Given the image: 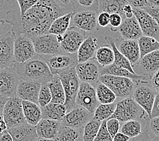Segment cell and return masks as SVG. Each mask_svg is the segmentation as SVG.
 <instances>
[{
    "instance_id": "obj_3",
    "label": "cell",
    "mask_w": 159,
    "mask_h": 141,
    "mask_svg": "<svg viewBox=\"0 0 159 141\" xmlns=\"http://www.w3.org/2000/svg\"><path fill=\"white\" fill-rule=\"evenodd\" d=\"M111 117L116 118L122 123L131 120L143 121L150 118L145 110L131 96L121 98L116 102L115 112Z\"/></svg>"
},
{
    "instance_id": "obj_2",
    "label": "cell",
    "mask_w": 159,
    "mask_h": 141,
    "mask_svg": "<svg viewBox=\"0 0 159 141\" xmlns=\"http://www.w3.org/2000/svg\"><path fill=\"white\" fill-rule=\"evenodd\" d=\"M12 67L19 79L22 80L36 82L43 84L50 82L54 78L46 62L38 54L24 63L15 62Z\"/></svg>"
},
{
    "instance_id": "obj_27",
    "label": "cell",
    "mask_w": 159,
    "mask_h": 141,
    "mask_svg": "<svg viewBox=\"0 0 159 141\" xmlns=\"http://www.w3.org/2000/svg\"><path fill=\"white\" fill-rule=\"evenodd\" d=\"M100 75H111L115 76H122V77L129 78L138 83L142 80H148L144 76L131 73L127 68L116 65L114 63L107 67H102L100 68Z\"/></svg>"
},
{
    "instance_id": "obj_22",
    "label": "cell",
    "mask_w": 159,
    "mask_h": 141,
    "mask_svg": "<svg viewBox=\"0 0 159 141\" xmlns=\"http://www.w3.org/2000/svg\"><path fill=\"white\" fill-rule=\"evenodd\" d=\"M13 141H35L39 140L35 126L27 122L17 126L7 128Z\"/></svg>"
},
{
    "instance_id": "obj_31",
    "label": "cell",
    "mask_w": 159,
    "mask_h": 141,
    "mask_svg": "<svg viewBox=\"0 0 159 141\" xmlns=\"http://www.w3.org/2000/svg\"><path fill=\"white\" fill-rule=\"evenodd\" d=\"M83 129L66 126L61 124L54 140L78 141L83 140Z\"/></svg>"
},
{
    "instance_id": "obj_57",
    "label": "cell",
    "mask_w": 159,
    "mask_h": 141,
    "mask_svg": "<svg viewBox=\"0 0 159 141\" xmlns=\"http://www.w3.org/2000/svg\"><path fill=\"white\" fill-rule=\"evenodd\" d=\"M147 6L152 7H159V0H146Z\"/></svg>"
},
{
    "instance_id": "obj_1",
    "label": "cell",
    "mask_w": 159,
    "mask_h": 141,
    "mask_svg": "<svg viewBox=\"0 0 159 141\" xmlns=\"http://www.w3.org/2000/svg\"><path fill=\"white\" fill-rule=\"evenodd\" d=\"M66 13L54 0H39L24 14L18 10L8 11L5 22L12 25L15 35L25 34L33 37L48 33L52 22Z\"/></svg>"
},
{
    "instance_id": "obj_20",
    "label": "cell",
    "mask_w": 159,
    "mask_h": 141,
    "mask_svg": "<svg viewBox=\"0 0 159 141\" xmlns=\"http://www.w3.org/2000/svg\"><path fill=\"white\" fill-rule=\"evenodd\" d=\"M41 86V83L39 82L20 79L17 86L16 96L22 101H28L38 104Z\"/></svg>"
},
{
    "instance_id": "obj_41",
    "label": "cell",
    "mask_w": 159,
    "mask_h": 141,
    "mask_svg": "<svg viewBox=\"0 0 159 141\" xmlns=\"http://www.w3.org/2000/svg\"><path fill=\"white\" fill-rule=\"evenodd\" d=\"M144 130L148 139H159V116L148 118L146 121Z\"/></svg>"
},
{
    "instance_id": "obj_46",
    "label": "cell",
    "mask_w": 159,
    "mask_h": 141,
    "mask_svg": "<svg viewBox=\"0 0 159 141\" xmlns=\"http://www.w3.org/2000/svg\"><path fill=\"white\" fill-rule=\"evenodd\" d=\"M16 1L20 7V14H24L29 9L38 3L39 0H16Z\"/></svg>"
},
{
    "instance_id": "obj_45",
    "label": "cell",
    "mask_w": 159,
    "mask_h": 141,
    "mask_svg": "<svg viewBox=\"0 0 159 141\" xmlns=\"http://www.w3.org/2000/svg\"><path fill=\"white\" fill-rule=\"evenodd\" d=\"M123 18L120 16L119 14L114 13L111 14L110 16V25H111V29L113 31H116L119 29V27L122 23Z\"/></svg>"
},
{
    "instance_id": "obj_47",
    "label": "cell",
    "mask_w": 159,
    "mask_h": 141,
    "mask_svg": "<svg viewBox=\"0 0 159 141\" xmlns=\"http://www.w3.org/2000/svg\"><path fill=\"white\" fill-rule=\"evenodd\" d=\"M111 14L106 12H101L98 14V24L100 27L104 28L110 25Z\"/></svg>"
},
{
    "instance_id": "obj_12",
    "label": "cell",
    "mask_w": 159,
    "mask_h": 141,
    "mask_svg": "<svg viewBox=\"0 0 159 141\" xmlns=\"http://www.w3.org/2000/svg\"><path fill=\"white\" fill-rule=\"evenodd\" d=\"M75 68L81 82H88L93 86H96L99 82L101 66L95 58L77 63Z\"/></svg>"
},
{
    "instance_id": "obj_23",
    "label": "cell",
    "mask_w": 159,
    "mask_h": 141,
    "mask_svg": "<svg viewBox=\"0 0 159 141\" xmlns=\"http://www.w3.org/2000/svg\"><path fill=\"white\" fill-rule=\"evenodd\" d=\"M118 31L123 40H138L143 35L141 27L135 16L129 18H124Z\"/></svg>"
},
{
    "instance_id": "obj_49",
    "label": "cell",
    "mask_w": 159,
    "mask_h": 141,
    "mask_svg": "<svg viewBox=\"0 0 159 141\" xmlns=\"http://www.w3.org/2000/svg\"><path fill=\"white\" fill-rule=\"evenodd\" d=\"M54 1L59 6L65 9L68 12H73V0H54Z\"/></svg>"
},
{
    "instance_id": "obj_36",
    "label": "cell",
    "mask_w": 159,
    "mask_h": 141,
    "mask_svg": "<svg viewBox=\"0 0 159 141\" xmlns=\"http://www.w3.org/2000/svg\"><path fill=\"white\" fill-rule=\"evenodd\" d=\"M96 96L100 104H109L115 102L116 100V94L104 83L98 82L95 86Z\"/></svg>"
},
{
    "instance_id": "obj_56",
    "label": "cell",
    "mask_w": 159,
    "mask_h": 141,
    "mask_svg": "<svg viewBox=\"0 0 159 141\" xmlns=\"http://www.w3.org/2000/svg\"><path fill=\"white\" fill-rule=\"evenodd\" d=\"M7 98H8L3 96V95H0V115H2L3 106H4V105L6 102Z\"/></svg>"
},
{
    "instance_id": "obj_13",
    "label": "cell",
    "mask_w": 159,
    "mask_h": 141,
    "mask_svg": "<svg viewBox=\"0 0 159 141\" xmlns=\"http://www.w3.org/2000/svg\"><path fill=\"white\" fill-rule=\"evenodd\" d=\"M93 115V113L81 106L76 105L64 116L61 120V124L75 128H83L84 125L92 119Z\"/></svg>"
},
{
    "instance_id": "obj_55",
    "label": "cell",
    "mask_w": 159,
    "mask_h": 141,
    "mask_svg": "<svg viewBox=\"0 0 159 141\" xmlns=\"http://www.w3.org/2000/svg\"><path fill=\"white\" fill-rule=\"evenodd\" d=\"M7 130V126L4 119H3V115H0V134H2Z\"/></svg>"
},
{
    "instance_id": "obj_17",
    "label": "cell",
    "mask_w": 159,
    "mask_h": 141,
    "mask_svg": "<svg viewBox=\"0 0 159 141\" xmlns=\"http://www.w3.org/2000/svg\"><path fill=\"white\" fill-rule=\"evenodd\" d=\"M87 37L88 34L86 32L78 28L70 26L63 34V40L60 43L62 50L71 54L77 53L80 45Z\"/></svg>"
},
{
    "instance_id": "obj_14",
    "label": "cell",
    "mask_w": 159,
    "mask_h": 141,
    "mask_svg": "<svg viewBox=\"0 0 159 141\" xmlns=\"http://www.w3.org/2000/svg\"><path fill=\"white\" fill-rule=\"evenodd\" d=\"M99 104L95 86L88 82H81L76 98V105L81 106L93 113Z\"/></svg>"
},
{
    "instance_id": "obj_59",
    "label": "cell",
    "mask_w": 159,
    "mask_h": 141,
    "mask_svg": "<svg viewBox=\"0 0 159 141\" xmlns=\"http://www.w3.org/2000/svg\"><path fill=\"white\" fill-rule=\"evenodd\" d=\"M6 23L5 20H2V19H0V30H1L3 27V25Z\"/></svg>"
},
{
    "instance_id": "obj_53",
    "label": "cell",
    "mask_w": 159,
    "mask_h": 141,
    "mask_svg": "<svg viewBox=\"0 0 159 141\" xmlns=\"http://www.w3.org/2000/svg\"><path fill=\"white\" fill-rule=\"evenodd\" d=\"M150 82L154 87V89L157 90V92H159V70L157 71L152 77L151 78Z\"/></svg>"
},
{
    "instance_id": "obj_24",
    "label": "cell",
    "mask_w": 159,
    "mask_h": 141,
    "mask_svg": "<svg viewBox=\"0 0 159 141\" xmlns=\"http://www.w3.org/2000/svg\"><path fill=\"white\" fill-rule=\"evenodd\" d=\"M98 46V39L93 35H88L77 52L78 63L88 61L95 58Z\"/></svg>"
},
{
    "instance_id": "obj_29",
    "label": "cell",
    "mask_w": 159,
    "mask_h": 141,
    "mask_svg": "<svg viewBox=\"0 0 159 141\" xmlns=\"http://www.w3.org/2000/svg\"><path fill=\"white\" fill-rule=\"evenodd\" d=\"M52 94V102L64 105L66 101L64 87L58 75H54L50 82L48 83Z\"/></svg>"
},
{
    "instance_id": "obj_33",
    "label": "cell",
    "mask_w": 159,
    "mask_h": 141,
    "mask_svg": "<svg viewBox=\"0 0 159 141\" xmlns=\"http://www.w3.org/2000/svg\"><path fill=\"white\" fill-rule=\"evenodd\" d=\"M142 121H143L138 120H131L125 121L121 125L120 130L129 137L130 139L138 138L143 134L145 128V125L143 126Z\"/></svg>"
},
{
    "instance_id": "obj_54",
    "label": "cell",
    "mask_w": 159,
    "mask_h": 141,
    "mask_svg": "<svg viewBox=\"0 0 159 141\" xmlns=\"http://www.w3.org/2000/svg\"><path fill=\"white\" fill-rule=\"evenodd\" d=\"M129 140V137L121 132H119L113 138V141H128Z\"/></svg>"
},
{
    "instance_id": "obj_43",
    "label": "cell",
    "mask_w": 159,
    "mask_h": 141,
    "mask_svg": "<svg viewBox=\"0 0 159 141\" xmlns=\"http://www.w3.org/2000/svg\"><path fill=\"white\" fill-rule=\"evenodd\" d=\"M94 141H113V139L108 130L107 120L102 121L99 130Z\"/></svg>"
},
{
    "instance_id": "obj_25",
    "label": "cell",
    "mask_w": 159,
    "mask_h": 141,
    "mask_svg": "<svg viewBox=\"0 0 159 141\" xmlns=\"http://www.w3.org/2000/svg\"><path fill=\"white\" fill-rule=\"evenodd\" d=\"M117 48H119V51L129 60L132 66L134 67L138 63L140 57H141L138 40L123 39Z\"/></svg>"
},
{
    "instance_id": "obj_37",
    "label": "cell",
    "mask_w": 159,
    "mask_h": 141,
    "mask_svg": "<svg viewBox=\"0 0 159 141\" xmlns=\"http://www.w3.org/2000/svg\"><path fill=\"white\" fill-rule=\"evenodd\" d=\"M138 41L141 57L159 49V41L154 37L142 35L138 40Z\"/></svg>"
},
{
    "instance_id": "obj_4",
    "label": "cell",
    "mask_w": 159,
    "mask_h": 141,
    "mask_svg": "<svg viewBox=\"0 0 159 141\" xmlns=\"http://www.w3.org/2000/svg\"><path fill=\"white\" fill-rule=\"evenodd\" d=\"M58 76L61 80L65 92L66 101L64 105L68 112L76 105V98L81 80L78 77L75 67L64 71Z\"/></svg>"
},
{
    "instance_id": "obj_7",
    "label": "cell",
    "mask_w": 159,
    "mask_h": 141,
    "mask_svg": "<svg viewBox=\"0 0 159 141\" xmlns=\"http://www.w3.org/2000/svg\"><path fill=\"white\" fill-rule=\"evenodd\" d=\"M45 60L53 75H59L64 71L76 67L78 63L77 53L61 52L54 54L40 55Z\"/></svg>"
},
{
    "instance_id": "obj_39",
    "label": "cell",
    "mask_w": 159,
    "mask_h": 141,
    "mask_svg": "<svg viewBox=\"0 0 159 141\" xmlns=\"http://www.w3.org/2000/svg\"><path fill=\"white\" fill-rule=\"evenodd\" d=\"M99 3L98 0H73V12H82V11H91L98 14Z\"/></svg>"
},
{
    "instance_id": "obj_5",
    "label": "cell",
    "mask_w": 159,
    "mask_h": 141,
    "mask_svg": "<svg viewBox=\"0 0 159 141\" xmlns=\"http://www.w3.org/2000/svg\"><path fill=\"white\" fill-rule=\"evenodd\" d=\"M99 81L110 87L120 98L132 96L137 83L129 78L111 75H100Z\"/></svg>"
},
{
    "instance_id": "obj_28",
    "label": "cell",
    "mask_w": 159,
    "mask_h": 141,
    "mask_svg": "<svg viewBox=\"0 0 159 141\" xmlns=\"http://www.w3.org/2000/svg\"><path fill=\"white\" fill-rule=\"evenodd\" d=\"M41 108L42 118L61 121L67 113V109L64 105L50 102Z\"/></svg>"
},
{
    "instance_id": "obj_42",
    "label": "cell",
    "mask_w": 159,
    "mask_h": 141,
    "mask_svg": "<svg viewBox=\"0 0 159 141\" xmlns=\"http://www.w3.org/2000/svg\"><path fill=\"white\" fill-rule=\"evenodd\" d=\"M52 102V94L50 90V87L47 83H43L41 84V88L39 90V97H38V104L43 107L45 105Z\"/></svg>"
},
{
    "instance_id": "obj_26",
    "label": "cell",
    "mask_w": 159,
    "mask_h": 141,
    "mask_svg": "<svg viewBox=\"0 0 159 141\" xmlns=\"http://www.w3.org/2000/svg\"><path fill=\"white\" fill-rule=\"evenodd\" d=\"M22 104L26 121L35 126L42 119L41 106L38 104L28 101H22Z\"/></svg>"
},
{
    "instance_id": "obj_21",
    "label": "cell",
    "mask_w": 159,
    "mask_h": 141,
    "mask_svg": "<svg viewBox=\"0 0 159 141\" xmlns=\"http://www.w3.org/2000/svg\"><path fill=\"white\" fill-rule=\"evenodd\" d=\"M61 125V121L42 118L35 125L39 140H54Z\"/></svg>"
},
{
    "instance_id": "obj_6",
    "label": "cell",
    "mask_w": 159,
    "mask_h": 141,
    "mask_svg": "<svg viewBox=\"0 0 159 141\" xmlns=\"http://www.w3.org/2000/svg\"><path fill=\"white\" fill-rule=\"evenodd\" d=\"M157 90L148 80H142L136 83L132 97L146 112L151 119Z\"/></svg>"
},
{
    "instance_id": "obj_30",
    "label": "cell",
    "mask_w": 159,
    "mask_h": 141,
    "mask_svg": "<svg viewBox=\"0 0 159 141\" xmlns=\"http://www.w3.org/2000/svg\"><path fill=\"white\" fill-rule=\"evenodd\" d=\"M128 3L127 0H98V13L101 12H106L110 14L117 13L124 19L123 8V6Z\"/></svg>"
},
{
    "instance_id": "obj_10",
    "label": "cell",
    "mask_w": 159,
    "mask_h": 141,
    "mask_svg": "<svg viewBox=\"0 0 159 141\" xmlns=\"http://www.w3.org/2000/svg\"><path fill=\"white\" fill-rule=\"evenodd\" d=\"M35 52L38 55L54 54L62 52L56 35L45 33L32 37Z\"/></svg>"
},
{
    "instance_id": "obj_11",
    "label": "cell",
    "mask_w": 159,
    "mask_h": 141,
    "mask_svg": "<svg viewBox=\"0 0 159 141\" xmlns=\"http://www.w3.org/2000/svg\"><path fill=\"white\" fill-rule=\"evenodd\" d=\"M98 13L91 11L73 12L72 15L70 26L76 27L88 33H93L99 29L98 24Z\"/></svg>"
},
{
    "instance_id": "obj_48",
    "label": "cell",
    "mask_w": 159,
    "mask_h": 141,
    "mask_svg": "<svg viewBox=\"0 0 159 141\" xmlns=\"http://www.w3.org/2000/svg\"><path fill=\"white\" fill-rule=\"evenodd\" d=\"M143 10L148 13L159 25V7L146 6Z\"/></svg>"
},
{
    "instance_id": "obj_40",
    "label": "cell",
    "mask_w": 159,
    "mask_h": 141,
    "mask_svg": "<svg viewBox=\"0 0 159 141\" xmlns=\"http://www.w3.org/2000/svg\"><path fill=\"white\" fill-rule=\"evenodd\" d=\"M102 121L92 119L87 123L83 129V140L94 141L99 130Z\"/></svg>"
},
{
    "instance_id": "obj_50",
    "label": "cell",
    "mask_w": 159,
    "mask_h": 141,
    "mask_svg": "<svg viewBox=\"0 0 159 141\" xmlns=\"http://www.w3.org/2000/svg\"><path fill=\"white\" fill-rule=\"evenodd\" d=\"M123 12L125 18H131L134 16V7H132V6L129 3H126V4L123 6Z\"/></svg>"
},
{
    "instance_id": "obj_16",
    "label": "cell",
    "mask_w": 159,
    "mask_h": 141,
    "mask_svg": "<svg viewBox=\"0 0 159 141\" xmlns=\"http://www.w3.org/2000/svg\"><path fill=\"white\" fill-rule=\"evenodd\" d=\"M19 78L11 67L0 68V95L7 98L16 96Z\"/></svg>"
},
{
    "instance_id": "obj_51",
    "label": "cell",
    "mask_w": 159,
    "mask_h": 141,
    "mask_svg": "<svg viewBox=\"0 0 159 141\" xmlns=\"http://www.w3.org/2000/svg\"><path fill=\"white\" fill-rule=\"evenodd\" d=\"M133 7L135 8L143 9L147 6L146 0H127Z\"/></svg>"
},
{
    "instance_id": "obj_9",
    "label": "cell",
    "mask_w": 159,
    "mask_h": 141,
    "mask_svg": "<svg viewBox=\"0 0 159 141\" xmlns=\"http://www.w3.org/2000/svg\"><path fill=\"white\" fill-rule=\"evenodd\" d=\"M14 54L16 63H24L37 56L32 37L25 34L15 35Z\"/></svg>"
},
{
    "instance_id": "obj_18",
    "label": "cell",
    "mask_w": 159,
    "mask_h": 141,
    "mask_svg": "<svg viewBox=\"0 0 159 141\" xmlns=\"http://www.w3.org/2000/svg\"><path fill=\"white\" fill-rule=\"evenodd\" d=\"M134 16L137 18L143 35L152 37L159 41V25L144 10L134 7Z\"/></svg>"
},
{
    "instance_id": "obj_58",
    "label": "cell",
    "mask_w": 159,
    "mask_h": 141,
    "mask_svg": "<svg viewBox=\"0 0 159 141\" xmlns=\"http://www.w3.org/2000/svg\"><path fill=\"white\" fill-rule=\"evenodd\" d=\"M56 37H57V40L58 42L60 44L63 40V35H61V34H59V35H56Z\"/></svg>"
},
{
    "instance_id": "obj_52",
    "label": "cell",
    "mask_w": 159,
    "mask_h": 141,
    "mask_svg": "<svg viewBox=\"0 0 159 141\" xmlns=\"http://www.w3.org/2000/svg\"><path fill=\"white\" fill-rule=\"evenodd\" d=\"M157 116H159V92H157L156 97H155L151 118Z\"/></svg>"
},
{
    "instance_id": "obj_19",
    "label": "cell",
    "mask_w": 159,
    "mask_h": 141,
    "mask_svg": "<svg viewBox=\"0 0 159 141\" xmlns=\"http://www.w3.org/2000/svg\"><path fill=\"white\" fill-rule=\"evenodd\" d=\"M137 64L139 75L150 80L159 70V49L141 57Z\"/></svg>"
},
{
    "instance_id": "obj_44",
    "label": "cell",
    "mask_w": 159,
    "mask_h": 141,
    "mask_svg": "<svg viewBox=\"0 0 159 141\" xmlns=\"http://www.w3.org/2000/svg\"><path fill=\"white\" fill-rule=\"evenodd\" d=\"M107 125L110 134L113 139L120 129V121L116 118H109L107 120Z\"/></svg>"
},
{
    "instance_id": "obj_15",
    "label": "cell",
    "mask_w": 159,
    "mask_h": 141,
    "mask_svg": "<svg viewBox=\"0 0 159 141\" xmlns=\"http://www.w3.org/2000/svg\"><path fill=\"white\" fill-rule=\"evenodd\" d=\"M14 38L12 31L0 35V68L11 67L16 62L14 54Z\"/></svg>"
},
{
    "instance_id": "obj_35",
    "label": "cell",
    "mask_w": 159,
    "mask_h": 141,
    "mask_svg": "<svg viewBox=\"0 0 159 141\" xmlns=\"http://www.w3.org/2000/svg\"><path fill=\"white\" fill-rule=\"evenodd\" d=\"M95 59L102 67H107L114 63V52L111 45H102L98 48L96 52Z\"/></svg>"
},
{
    "instance_id": "obj_38",
    "label": "cell",
    "mask_w": 159,
    "mask_h": 141,
    "mask_svg": "<svg viewBox=\"0 0 159 141\" xmlns=\"http://www.w3.org/2000/svg\"><path fill=\"white\" fill-rule=\"evenodd\" d=\"M116 105V103L115 102L109 104H99L93 113L92 119L100 121L107 120L114 113Z\"/></svg>"
},
{
    "instance_id": "obj_60",
    "label": "cell",
    "mask_w": 159,
    "mask_h": 141,
    "mask_svg": "<svg viewBox=\"0 0 159 141\" xmlns=\"http://www.w3.org/2000/svg\"><path fill=\"white\" fill-rule=\"evenodd\" d=\"M4 2H5V0H0V7H2L3 6Z\"/></svg>"
},
{
    "instance_id": "obj_34",
    "label": "cell",
    "mask_w": 159,
    "mask_h": 141,
    "mask_svg": "<svg viewBox=\"0 0 159 141\" xmlns=\"http://www.w3.org/2000/svg\"><path fill=\"white\" fill-rule=\"evenodd\" d=\"M73 13V12H68L56 18L52 22L48 33L54 35H59V34L63 35L70 27Z\"/></svg>"
},
{
    "instance_id": "obj_8",
    "label": "cell",
    "mask_w": 159,
    "mask_h": 141,
    "mask_svg": "<svg viewBox=\"0 0 159 141\" xmlns=\"http://www.w3.org/2000/svg\"><path fill=\"white\" fill-rule=\"evenodd\" d=\"M22 101V99L17 96L7 98L3 106L2 113L7 128L26 123L24 115Z\"/></svg>"
},
{
    "instance_id": "obj_32",
    "label": "cell",
    "mask_w": 159,
    "mask_h": 141,
    "mask_svg": "<svg viewBox=\"0 0 159 141\" xmlns=\"http://www.w3.org/2000/svg\"><path fill=\"white\" fill-rule=\"evenodd\" d=\"M104 39L107 41V43L111 45V48L113 49V52H114V55H115L114 64H116V65H118L119 67L127 68V70L131 72V73H133L134 74H137L136 73V72L135 71V70L134 69L133 66H132V64H131L129 60L126 57L119 51V48L116 46V41L114 39H113V37H110V36H105Z\"/></svg>"
}]
</instances>
